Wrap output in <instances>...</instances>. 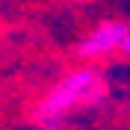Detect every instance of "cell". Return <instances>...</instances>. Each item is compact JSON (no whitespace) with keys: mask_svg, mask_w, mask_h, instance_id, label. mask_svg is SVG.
<instances>
[{"mask_svg":"<svg viewBox=\"0 0 130 130\" xmlns=\"http://www.w3.org/2000/svg\"><path fill=\"white\" fill-rule=\"evenodd\" d=\"M121 53L130 59V32H127V39H124V44H121Z\"/></svg>","mask_w":130,"mask_h":130,"instance_id":"3957f363","label":"cell"},{"mask_svg":"<svg viewBox=\"0 0 130 130\" xmlns=\"http://www.w3.org/2000/svg\"><path fill=\"white\" fill-rule=\"evenodd\" d=\"M127 32L130 27L124 21H101L77 41V56L86 62H98V59H106L112 53H121Z\"/></svg>","mask_w":130,"mask_h":130,"instance_id":"7a4b0ae2","label":"cell"},{"mask_svg":"<svg viewBox=\"0 0 130 130\" xmlns=\"http://www.w3.org/2000/svg\"><path fill=\"white\" fill-rule=\"evenodd\" d=\"M106 98V77L95 65H80L62 74L32 109V118L41 130H62L65 121L80 109L98 106Z\"/></svg>","mask_w":130,"mask_h":130,"instance_id":"6da1fadb","label":"cell"}]
</instances>
